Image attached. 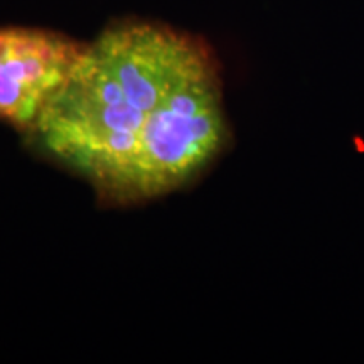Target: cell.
Listing matches in <instances>:
<instances>
[{
  "label": "cell",
  "mask_w": 364,
  "mask_h": 364,
  "mask_svg": "<svg viewBox=\"0 0 364 364\" xmlns=\"http://www.w3.org/2000/svg\"><path fill=\"white\" fill-rule=\"evenodd\" d=\"M110 204L184 188L228 142L220 63L206 41L149 21H118L29 132Z\"/></svg>",
  "instance_id": "1"
},
{
  "label": "cell",
  "mask_w": 364,
  "mask_h": 364,
  "mask_svg": "<svg viewBox=\"0 0 364 364\" xmlns=\"http://www.w3.org/2000/svg\"><path fill=\"white\" fill-rule=\"evenodd\" d=\"M85 48L54 31L0 29V118L29 134L65 88Z\"/></svg>",
  "instance_id": "2"
}]
</instances>
